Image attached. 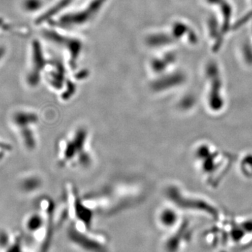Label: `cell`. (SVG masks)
Instances as JSON below:
<instances>
[{
    "instance_id": "obj_1",
    "label": "cell",
    "mask_w": 252,
    "mask_h": 252,
    "mask_svg": "<svg viewBox=\"0 0 252 252\" xmlns=\"http://www.w3.org/2000/svg\"><path fill=\"white\" fill-rule=\"evenodd\" d=\"M160 225L165 228H171L177 221V215L175 211L165 209L160 212L158 217Z\"/></svg>"
}]
</instances>
